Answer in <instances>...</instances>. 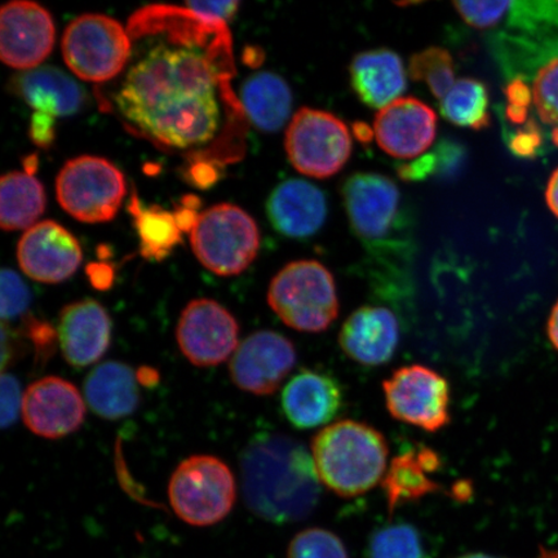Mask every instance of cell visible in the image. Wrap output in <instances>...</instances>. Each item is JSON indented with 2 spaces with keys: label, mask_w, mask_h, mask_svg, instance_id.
I'll return each mask as SVG.
<instances>
[{
  "label": "cell",
  "mask_w": 558,
  "mask_h": 558,
  "mask_svg": "<svg viewBox=\"0 0 558 558\" xmlns=\"http://www.w3.org/2000/svg\"><path fill=\"white\" fill-rule=\"evenodd\" d=\"M201 17V16H199ZM146 35L114 101L121 114L144 134L178 149L205 145L221 122L219 54L205 44L226 23L201 17L195 33L174 32L173 9L149 7L136 13Z\"/></svg>",
  "instance_id": "obj_1"
},
{
  "label": "cell",
  "mask_w": 558,
  "mask_h": 558,
  "mask_svg": "<svg viewBox=\"0 0 558 558\" xmlns=\"http://www.w3.org/2000/svg\"><path fill=\"white\" fill-rule=\"evenodd\" d=\"M241 474L244 504L262 520L302 521L319 504L316 464L295 438L281 434L256 437L242 453Z\"/></svg>",
  "instance_id": "obj_2"
},
{
  "label": "cell",
  "mask_w": 558,
  "mask_h": 558,
  "mask_svg": "<svg viewBox=\"0 0 558 558\" xmlns=\"http://www.w3.org/2000/svg\"><path fill=\"white\" fill-rule=\"evenodd\" d=\"M312 452L319 480L341 498L359 497L386 476L387 439L366 423L329 425L313 438Z\"/></svg>",
  "instance_id": "obj_3"
},
{
  "label": "cell",
  "mask_w": 558,
  "mask_h": 558,
  "mask_svg": "<svg viewBox=\"0 0 558 558\" xmlns=\"http://www.w3.org/2000/svg\"><path fill=\"white\" fill-rule=\"evenodd\" d=\"M268 303L284 325L300 332H324L339 314L335 279L314 260L290 263L279 270L271 279Z\"/></svg>",
  "instance_id": "obj_4"
},
{
  "label": "cell",
  "mask_w": 558,
  "mask_h": 558,
  "mask_svg": "<svg viewBox=\"0 0 558 558\" xmlns=\"http://www.w3.org/2000/svg\"><path fill=\"white\" fill-rule=\"evenodd\" d=\"M191 242L205 268L229 277L241 275L256 259L260 233L255 220L241 207L222 204L201 214Z\"/></svg>",
  "instance_id": "obj_5"
},
{
  "label": "cell",
  "mask_w": 558,
  "mask_h": 558,
  "mask_svg": "<svg viewBox=\"0 0 558 558\" xmlns=\"http://www.w3.org/2000/svg\"><path fill=\"white\" fill-rule=\"evenodd\" d=\"M169 497L180 520L198 527L215 525L234 507V474L219 458L192 457L173 472Z\"/></svg>",
  "instance_id": "obj_6"
},
{
  "label": "cell",
  "mask_w": 558,
  "mask_h": 558,
  "mask_svg": "<svg viewBox=\"0 0 558 558\" xmlns=\"http://www.w3.org/2000/svg\"><path fill=\"white\" fill-rule=\"evenodd\" d=\"M62 56L69 69L81 80L107 82L120 75L128 65L132 40L117 20L88 13L66 27Z\"/></svg>",
  "instance_id": "obj_7"
},
{
  "label": "cell",
  "mask_w": 558,
  "mask_h": 558,
  "mask_svg": "<svg viewBox=\"0 0 558 558\" xmlns=\"http://www.w3.org/2000/svg\"><path fill=\"white\" fill-rule=\"evenodd\" d=\"M56 194L65 211L83 222L114 218L125 194L123 173L109 160L82 156L69 160L56 180Z\"/></svg>",
  "instance_id": "obj_8"
},
{
  "label": "cell",
  "mask_w": 558,
  "mask_h": 558,
  "mask_svg": "<svg viewBox=\"0 0 558 558\" xmlns=\"http://www.w3.org/2000/svg\"><path fill=\"white\" fill-rule=\"evenodd\" d=\"M284 146L291 165L316 179L333 177L352 155L347 124L337 116L311 108L300 109L292 118Z\"/></svg>",
  "instance_id": "obj_9"
},
{
  "label": "cell",
  "mask_w": 558,
  "mask_h": 558,
  "mask_svg": "<svg viewBox=\"0 0 558 558\" xmlns=\"http://www.w3.org/2000/svg\"><path fill=\"white\" fill-rule=\"evenodd\" d=\"M389 414L396 421L435 434L451 422L448 379L424 365L402 366L383 381Z\"/></svg>",
  "instance_id": "obj_10"
},
{
  "label": "cell",
  "mask_w": 558,
  "mask_h": 558,
  "mask_svg": "<svg viewBox=\"0 0 558 558\" xmlns=\"http://www.w3.org/2000/svg\"><path fill=\"white\" fill-rule=\"evenodd\" d=\"M177 339L180 351L191 364L218 366L235 353L240 325L232 313L214 300H193L181 313Z\"/></svg>",
  "instance_id": "obj_11"
},
{
  "label": "cell",
  "mask_w": 558,
  "mask_h": 558,
  "mask_svg": "<svg viewBox=\"0 0 558 558\" xmlns=\"http://www.w3.org/2000/svg\"><path fill=\"white\" fill-rule=\"evenodd\" d=\"M296 365L292 341L275 331H257L244 339L230 361L236 387L255 396H270Z\"/></svg>",
  "instance_id": "obj_12"
},
{
  "label": "cell",
  "mask_w": 558,
  "mask_h": 558,
  "mask_svg": "<svg viewBox=\"0 0 558 558\" xmlns=\"http://www.w3.org/2000/svg\"><path fill=\"white\" fill-rule=\"evenodd\" d=\"M54 33L44 7L23 0L7 3L0 13V58L11 68H38L52 51Z\"/></svg>",
  "instance_id": "obj_13"
},
{
  "label": "cell",
  "mask_w": 558,
  "mask_h": 558,
  "mask_svg": "<svg viewBox=\"0 0 558 558\" xmlns=\"http://www.w3.org/2000/svg\"><path fill=\"white\" fill-rule=\"evenodd\" d=\"M23 417L34 435L58 439L74 434L86 418V403L74 384L47 376L27 387Z\"/></svg>",
  "instance_id": "obj_14"
},
{
  "label": "cell",
  "mask_w": 558,
  "mask_h": 558,
  "mask_svg": "<svg viewBox=\"0 0 558 558\" xmlns=\"http://www.w3.org/2000/svg\"><path fill=\"white\" fill-rule=\"evenodd\" d=\"M78 241L54 221H41L27 229L17 246L20 268L41 283H61L75 275L82 263Z\"/></svg>",
  "instance_id": "obj_15"
},
{
  "label": "cell",
  "mask_w": 558,
  "mask_h": 558,
  "mask_svg": "<svg viewBox=\"0 0 558 558\" xmlns=\"http://www.w3.org/2000/svg\"><path fill=\"white\" fill-rule=\"evenodd\" d=\"M374 131L387 155L410 159L423 155L434 144L437 116L415 97H400L375 118Z\"/></svg>",
  "instance_id": "obj_16"
},
{
  "label": "cell",
  "mask_w": 558,
  "mask_h": 558,
  "mask_svg": "<svg viewBox=\"0 0 558 558\" xmlns=\"http://www.w3.org/2000/svg\"><path fill=\"white\" fill-rule=\"evenodd\" d=\"M352 228L361 239L378 241L392 229L400 208L399 187L378 173H357L343 190Z\"/></svg>",
  "instance_id": "obj_17"
},
{
  "label": "cell",
  "mask_w": 558,
  "mask_h": 558,
  "mask_svg": "<svg viewBox=\"0 0 558 558\" xmlns=\"http://www.w3.org/2000/svg\"><path fill=\"white\" fill-rule=\"evenodd\" d=\"M111 318L96 300L72 303L61 311L58 337L69 365L87 367L99 362L111 341Z\"/></svg>",
  "instance_id": "obj_18"
},
{
  "label": "cell",
  "mask_w": 558,
  "mask_h": 558,
  "mask_svg": "<svg viewBox=\"0 0 558 558\" xmlns=\"http://www.w3.org/2000/svg\"><path fill=\"white\" fill-rule=\"evenodd\" d=\"M399 344V319L383 306H362L345 319L339 333L343 352L364 366L388 364Z\"/></svg>",
  "instance_id": "obj_19"
},
{
  "label": "cell",
  "mask_w": 558,
  "mask_h": 558,
  "mask_svg": "<svg viewBox=\"0 0 558 558\" xmlns=\"http://www.w3.org/2000/svg\"><path fill=\"white\" fill-rule=\"evenodd\" d=\"M282 410L298 429H312L329 424L343 407V390L330 374L303 369L282 392Z\"/></svg>",
  "instance_id": "obj_20"
},
{
  "label": "cell",
  "mask_w": 558,
  "mask_h": 558,
  "mask_svg": "<svg viewBox=\"0 0 558 558\" xmlns=\"http://www.w3.org/2000/svg\"><path fill=\"white\" fill-rule=\"evenodd\" d=\"M268 216L277 232L290 239L317 233L327 216L323 192L304 180H288L271 192Z\"/></svg>",
  "instance_id": "obj_21"
},
{
  "label": "cell",
  "mask_w": 558,
  "mask_h": 558,
  "mask_svg": "<svg viewBox=\"0 0 558 558\" xmlns=\"http://www.w3.org/2000/svg\"><path fill=\"white\" fill-rule=\"evenodd\" d=\"M441 469V458L428 446H418L395 457L383 478L389 513L401 505L413 504L442 490V485L430 477Z\"/></svg>",
  "instance_id": "obj_22"
},
{
  "label": "cell",
  "mask_w": 558,
  "mask_h": 558,
  "mask_svg": "<svg viewBox=\"0 0 558 558\" xmlns=\"http://www.w3.org/2000/svg\"><path fill=\"white\" fill-rule=\"evenodd\" d=\"M17 93L35 113L52 118L78 113L85 104V89L72 76L54 66H38L20 74Z\"/></svg>",
  "instance_id": "obj_23"
},
{
  "label": "cell",
  "mask_w": 558,
  "mask_h": 558,
  "mask_svg": "<svg viewBox=\"0 0 558 558\" xmlns=\"http://www.w3.org/2000/svg\"><path fill=\"white\" fill-rule=\"evenodd\" d=\"M351 82L361 101L372 108H386L400 99L407 89V75L400 56L388 50L355 56L351 64Z\"/></svg>",
  "instance_id": "obj_24"
},
{
  "label": "cell",
  "mask_w": 558,
  "mask_h": 558,
  "mask_svg": "<svg viewBox=\"0 0 558 558\" xmlns=\"http://www.w3.org/2000/svg\"><path fill=\"white\" fill-rule=\"evenodd\" d=\"M137 376L130 366L109 361L87 376L85 396L90 410L108 421L135 413L140 403Z\"/></svg>",
  "instance_id": "obj_25"
},
{
  "label": "cell",
  "mask_w": 558,
  "mask_h": 558,
  "mask_svg": "<svg viewBox=\"0 0 558 558\" xmlns=\"http://www.w3.org/2000/svg\"><path fill=\"white\" fill-rule=\"evenodd\" d=\"M241 102L256 129L276 132L289 120L292 94L281 76L269 72L256 73L244 81Z\"/></svg>",
  "instance_id": "obj_26"
},
{
  "label": "cell",
  "mask_w": 558,
  "mask_h": 558,
  "mask_svg": "<svg viewBox=\"0 0 558 558\" xmlns=\"http://www.w3.org/2000/svg\"><path fill=\"white\" fill-rule=\"evenodd\" d=\"M45 208V187L33 173L4 174L0 181V226L4 230L31 229Z\"/></svg>",
  "instance_id": "obj_27"
},
{
  "label": "cell",
  "mask_w": 558,
  "mask_h": 558,
  "mask_svg": "<svg viewBox=\"0 0 558 558\" xmlns=\"http://www.w3.org/2000/svg\"><path fill=\"white\" fill-rule=\"evenodd\" d=\"M129 211L134 216L140 236V253L144 259L162 262L183 241L174 214L162 207H146L137 195H132Z\"/></svg>",
  "instance_id": "obj_28"
},
{
  "label": "cell",
  "mask_w": 558,
  "mask_h": 558,
  "mask_svg": "<svg viewBox=\"0 0 558 558\" xmlns=\"http://www.w3.org/2000/svg\"><path fill=\"white\" fill-rule=\"evenodd\" d=\"M441 111L449 122L472 130H484L490 124L488 94L483 82L463 78L456 82L442 99Z\"/></svg>",
  "instance_id": "obj_29"
},
{
  "label": "cell",
  "mask_w": 558,
  "mask_h": 558,
  "mask_svg": "<svg viewBox=\"0 0 558 558\" xmlns=\"http://www.w3.org/2000/svg\"><path fill=\"white\" fill-rule=\"evenodd\" d=\"M368 558H430L423 535L409 523H393L373 534Z\"/></svg>",
  "instance_id": "obj_30"
},
{
  "label": "cell",
  "mask_w": 558,
  "mask_h": 558,
  "mask_svg": "<svg viewBox=\"0 0 558 558\" xmlns=\"http://www.w3.org/2000/svg\"><path fill=\"white\" fill-rule=\"evenodd\" d=\"M409 72L414 81L427 83L430 93L441 100L457 82L451 54L439 47L411 56Z\"/></svg>",
  "instance_id": "obj_31"
},
{
  "label": "cell",
  "mask_w": 558,
  "mask_h": 558,
  "mask_svg": "<svg viewBox=\"0 0 558 558\" xmlns=\"http://www.w3.org/2000/svg\"><path fill=\"white\" fill-rule=\"evenodd\" d=\"M288 558H349L344 543L329 530H303L291 541Z\"/></svg>",
  "instance_id": "obj_32"
},
{
  "label": "cell",
  "mask_w": 558,
  "mask_h": 558,
  "mask_svg": "<svg viewBox=\"0 0 558 558\" xmlns=\"http://www.w3.org/2000/svg\"><path fill=\"white\" fill-rule=\"evenodd\" d=\"M533 100L541 120L558 128V58L549 61L536 75Z\"/></svg>",
  "instance_id": "obj_33"
},
{
  "label": "cell",
  "mask_w": 558,
  "mask_h": 558,
  "mask_svg": "<svg viewBox=\"0 0 558 558\" xmlns=\"http://www.w3.org/2000/svg\"><path fill=\"white\" fill-rule=\"evenodd\" d=\"M0 288H2V312L3 320L16 318L24 313L31 304L32 295L29 288L15 270L3 269L0 276Z\"/></svg>",
  "instance_id": "obj_34"
},
{
  "label": "cell",
  "mask_w": 558,
  "mask_h": 558,
  "mask_svg": "<svg viewBox=\"0 0 558 558\" xmlns=\"http://www.w3.org/2000/svg\"><path fill=\"white\" fill-rule=\"evenodd\" d=\"M511 2H456L453 7L466 24L477 29L495 26L505 17Z\"/></svg>",
  "instance_id": "obj_35"
},
{
  "label": "cell",
  "mask_w": 558,
  "mask_h": 558,
  "mask_svg": "<svg viewBox=\"0 0 558 558\" xmlns=\"http://www.w3.org/2000/svg\"><path fill=\"white\" fill-rule=\"evenodd\" d=\"M21 404H23V400H21L19 381L12 375L4 374L2 378V410H0L3 428L10 427L16 422Z\"/></svg>",
  "instance_id": "obj_36"
},
{
  "label": "cell",
  "mask_w": 558,
  "mask_h": 558,
  "mask_svg": "<svg viewBox=\"0 0 558 558\" xmlns=\"http://www.w3.org/2000/svg\"><path fill=\"white\" fill-rule=\"evenodd\" d=\"M239 2H187L185 9L201 17L227 23L239 10Z\"/></svg>",
  "instance_id": "obj_37"
},
{
  "label": "cell",
  "mask_w": 558,
  "mask_h": 558,
  "mask_svg": "<svg viewBox=\"0 0 558 558\" xmlns=\"http://www.w3.org/2000/svg\"><path fill=\"white\" fill-rule=\"evenodd\" d=\"M509 107L507 114L509 120L514 123H521L526 118V107L529 105V89L523 83L514 82L507 89Z\"/></svg>",
  "instance_id": "obj_38"
},
{
  "label": "cell",
  "mask_w": 558,
  "mask_h": 558,
  "mask_svg": "<svg viewBox=\"0 0 558 558\" xmlns=\"http://www.w3.org/2000/svg\"><path fill=\"white\" fill-rule=\"evenodd\" d=\"M27 331H29L31 339L35 347H37L41 359H44L46 354L50 355L54 338L50 325L40 323L38 319H32L29 324H27Z\"/></svg>",
  "instance_id": "obj_39"
},
{
  "label": "cell",
  "mask_w": 558,
  "mask_h": 558,
  "mask_svg": "<svg viewBox=\"0 0 558 558\" xmlns=\"http://www.w3.org/2000/svg\"><path fill=\"white\" fill-rule=\"evenodd\" d=\"M31 136L39 146L51 145L54 137V118L50 116L34 113L31 123Z\"/></svg>",
  "instance_id": "obj_40"
},
{
  "label": "cell",
  "mask_w": 558,
  "mask_h": 558,
  "mask_svg": "<svg viewBox=\"0 0 558 558\" xmlns=\"http://www.w3.org/2000/svg\"><path fill=\"white\" fill-rule=\"evenodd\" d=\"M198 199L194 197H186L177 213H174V218H177L178 225L181 229V232H191L199 220V216L197 213Z\"/></svg>",
  "instance_id": "obj_41"
},
{
  "label": "cell",
  "mask_w": 558,
  "mask_h": 558,
  "mask_svg": "<svg viewBox=\"0 0 558 558\" xmlns=\"http://www.w3.org/2000/svg\"><path fill=\"white\" fill-rule=\"evenodd\" d=\"M89 278L93 279V283L96 288L107 289L113 281V270H111L107 265H90L88 269Z\"/></svg>",
  "instance_id": "obj_42"
},
{
  "label": "cell",
  "mask_w": 558,
  "mask_h": 558,
  "mask_svg": "<svg viewBox=\"0 0 558 558\" xmlns=\"http://www.w3.org/2000/svg\"><path fill=\"white\" fill-rule=\"evenodd\" d=\"M547 205L558 219V169L548 181L546 193Z\"/></svg>",
  "instance_id": "obj_43"
},
{
  "label": "cell",
  "mask_w": 558,
  "mask_h": 558,
  "mask_svg": "<svg viewBox=\"0 0 558 558\" xmlns=\"http://www.w3.org/2000/svg\"><path fill=\"white\" fill-rule=\"evenodd\" d=\"M195 183L202 185H209L216 180V173L209 166L195 167L194 177Z\"/></svg>",
  "instance_id": "obj_44"
},
{
  "label": "cell",
  "mask_w": 558,
  "mask_h": 558,
  "mask_svg": "<svg viewBox=\"0 0 558 558\" xmlns=\"http://www.w3.org/2000/svg\"><path fill=\"white\" fill-rule=\"evenodd\" d=\"M547 331L550 343L558 351V302L555 304L553 312H550Z\"/></svg>",
  "instance_id": "obj_45"
},
{
  "label": "cell",
  "mask_w": 558,
  "mask_h": 558,
  "mask_svg": "<svg viewBox=\"0 0 558 558\" xmlns=\"http://www.w3.org/2000/svg\"><path fill=\"white\" fill-rule=\"evenodd\" d=\"M354 134L362 143H368L373 138V131L365 123H355Z\"/></svg>",
  "instance_id": "obj_46"
},
{
  "label": "cell",
  "mask_w": 558,
  "mask_h": 558,
  "mask_svg": "<svg viewBox=\"0 0 558 558\" xmlns=\"http://www.w3.org/2000/svg\"><path fill=\"white\" fill-rule=\"evenodd\" d=\"M536 558H558V550H549L541 548V553Z\"/></svg>",
  "instance_id": "obj_47"
},
{
  "label": "cell",
  "mask_w": 558,
  "mask_h": 558,
  "mask_svg": "<svg viewBox=\"0 0 558 558\" xmlns=\"http://www.w3.org/2000/svg\"><path fill=\"white\" fill-rule=\"evenodd\" d=\"M460 558H499V557H494V556L485 555V554H471V555H465Z\"/></svg>",
  "instance_id": "obj_48"
}]
</instances>
